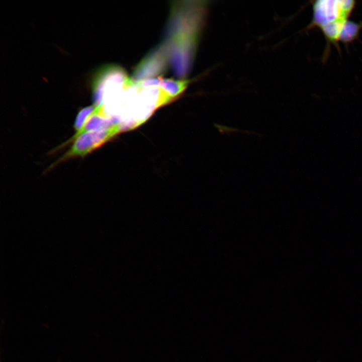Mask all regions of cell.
Listing matches in <instances>:
<instances>
[{
    "label": "cell",
    "mask_w": 362,
    "mask_h": 362,
    "mask_svg": "<svg viewBox=\"0 0 362 362\" xmlns=\"http://www.w3.org/2000/svg\"><path fill=\"white\" fill-rule=\"evenodd\" d=\"M187 80L153 77L139 81L143 86H158L164 90L173 99L180 95L189 84Z\"/></svg>",
    "instance_id": "obj_6"
},
{
    "label": "cell",
    "mask_w": 362,
    "mask_h": 362,
    "mask_svg": "<svg viewBox=\"0 0 362 362\" xmlns=\"http://www.w3.org/2000/svg\"><path fill=\"white\" fill-rule=\"evenodd\" d=\"M165 57L163 48L154 49L137 66L132 79L135 81H139L152 78L163 73L166 68Z\"/></svg>",
    "instance_id": "obj_5"
},
{
    "label": "cell",
    "mask_w": 362,
    "mask_h": 362,
    "mask_svg": "<svg viewBox=\"0 0 362 362\" xmlns=\"http://www.w3.org/2000/svg\"><path fill=\"white\" fill-rule=\"evenodd\" d=\"M362 29V22L357 23L348 20L342 30L339 41L347 45L356 39Z\"/></svg>",
    "instance_id": "obj_7"
},
{
    "label": "cell",
    "mask_w": 362,
    "mask_h": 362,
    "mask_svg": "<svg viewBox=\"0 0 362 362\" xmlns=\"http://www.w3.org/2000/svg\"><path fill=\"white\" fill-rule=\"evenodd\" d=\"M95 109L94 105L88 106L82 109L78 112L74 124V129L78 131L84 125L89 116Z\"/></svg>",
    "instance_id": "obj_8"
},
{
    "label": "cell",
    "mask_w": 362,
    "mask_h": 362,
    "mask_svg": "<svg viewBox=\"0 0 362 362\" xmlns=\"http://www.w3.org/2000/svg\"><path fill=\"white\" fill-rule=\"evenodd\" d=\"M353 0H317L313 2V18L308 29L325 26L338 22H345L354 9Z\"/></svg>",
    "instance_id": "obj_2"
},
{
    "label": "cell",
    "mask_w": 362,
    "mask_h": 362,
    "mask_svg": "<svg viewBox=\"0 0 362 362\" xmlns=\"http://www.w3.org/2000/svg\"><path fill=\"white\" fill-rule=\"evenodd\" d=\"M131 78L125 70L117 65H109L101 69L93 82L94 105H103L104 95L116 88L127 83Z\"/></svg>",
    "instance_id": "obj_4"
},
{
    "label": "cell",
    "mask_w": 362,
    "mask_h": 362,
    "mask_svg": "<svg viewBox=\"0 0 362 362\" xmlns=\"http://www.w3.org/2000/svg\"><path fill=\"white\" fill-rule=\"evenodd\" d=\"M121 131L120 126L115 124L103 130L84 133L79 136L70 149L55 164L74 157H83L110 140Z\"/></svg>",
    "instance_id": "obj_3"
},
{
    "label": "cell",
    "mask_w": 362,
    "mask_h": 362,
    "mask_svg": "<svg viewBox=\"0 0 362 362\" xmlns=\"http://www.w3.org/2000/svg\"><path fill=\"white\" fill-rule=\"evenodd\" d=\"M193 5H174L166 44L170 60L179 65H189L193 54L196 31Z\"/></svg>",
    "instance_id": "obj_1"
}]
</instances>
